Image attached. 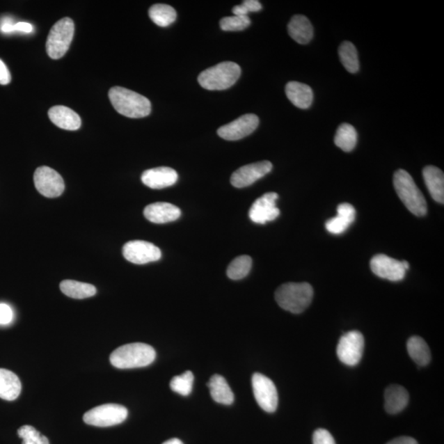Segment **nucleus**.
<instances>
[{
	"mask_svg": "<svg viewBox=\"0 0 444 444\" xmlns=\"http://www.w3.org/2000/svg\"><path fill=\"white\" fill-rule=\"evenodd\" d=\"M288 33L294 42L306 45L311 42L314 36V27L306 16L296 15L289 22Z\"/></svg>",
	"mask_w": 444,
	"mask_h": 444,
	"instance_id": "obj_23",
	"label": "nucleus"
},
{
	"mask_svg": "<svg viewBox=\"0 0 444 444\" xmlns=\"http://www.w3.org/2000/svg\"><path fill=\"white\" fill-rule=\"evenodd\" d=\"M248 16H231L222 18L221 29L225 31H239L246 29L251 25Z\"/></svg>",
	"mask_w": 444,
	"mask_h": 444,
	"instance_id": "obj_33",
	"label": "nucleus"
},
{
	"mask_svg": "<svg viewBox=\"0 0 444 444\" xmlns=\"http://www.w3.org/2000/svg\"><path fill=\"white\" fill-rule=\"evenodd\" d=\"M423 177L430 196L434 200L442 203L444 202V175L438 167L429 166L423 170Z\"/></svg>",
	"mask_w": 444,
	"mask_h": 444,
	"instance_id": "obj_22",
	"label": "nucleus"
},
{
	"mask_svg": "<svg viewBox=\"0 0 444 444\" xmlns=\"http://www.w3.org/2000/svg\"><path fill=\"white\" fill-rule=\"evenodd\" d=\"M262 4L257 0H246L239 6H235L232 13L235 16H248L249 13L260 12Z\"/></svg>",
	"mask_w": 444,
	"mask_h": 444,
	"instance_id": "obj_35",
	"label": "nucleus"
},
{
	"mask_svg": "<svg viewBox=\"0 0 444 444\" xmlns=\"http://www.w3.org/2000/svg\"><path fill=\"white\" fill-rule=\"evenodd\" d=\"M240 74L241 69L237 63L226 61L203 71L198 81L201 87L207 90H225L237 83Z\"/></svg>",
	"mask_w": 444,
	"mask_h": 444,
	"instance_id": "obj_5",
	"label": "nucleus"
},
{
	"mask_svg": "<svg viewBox=\"0 0 444 444\" xmlns=\"http://www.w3.org/2000/svg\"><path fill=\"white\" fill-rule=\"evenodd\" d=\"M384 407L389 414H397L404 410L409 402V393L400 385H390L384 393Z\"/></svg>",
	"mask_w": 444,
	"mask_h": 444,
	"instance_id": "obj_20",
	"label": "nucleus"
},
{
	"mask_svg": "<svg viewBox=\"0 0 444 444\" xmlns=\"http://www.w3.org/2000/svg\"><path fill=\"white\" fill-rule=\"evenodd\" d=\"M156 356V351L152 347L136 342L117 348L111 353L110 360L117 369H135L150 365Z\"/></svg>",
	"mask_w": 444,
	"mask_h": 444,
	"instance_id": "obj_1",
	"label": "nucleus"
},
{
	"mask_svg": "<svg viewBox=\"0 0 444 444\" xmlns=\"http://www.w3.org/2000/svg\"><path fill=\"white\" fill-rule=\"evenodd\" d=\"M74 35V24L71 18L65 17L57 22L48 35L47 42L48 56L53 60H58L65 56L70 47Z\"/></svg>",
	"mask_w": 444,
	"mask_h": 444,
	"instance_id": "obj_6",
	"label": "nucleus"
},
{
	"mask_svg": "<svg viewBox=\"0 0 444 444\" xmlns=\"http://www.w3.org/2000/svg\"><path fill=\"white\" fill-rule=\"evenodd\" d=\"M21 391L19 378L12 371L0 369V398L7 401L15 400Z\"/></svg>",
	"mask_w": 444,
	"mask_h": 444,
	"instance_id": "obj_25",
	"label": "nucleus"
},
{
	"mask_svg": "<svg viewBox=\"0 0 444 444\" xmlns=\"http://www.w3.org/2000/svg\"><path fill=\"white\" fill-rule=\"evenodd\" d=\"M312 443L314 444H336L334 438L328 430L324 429H317L312 436Z\"/></svg>",
	"mask_w": 444,
	"mask_h": 444,
	"instance_id": "obj_36",
	"label": "nucleus"
},
{
	"mask_svg": "<svg viewBox=\"0 0 444 444\" xmlns=\"http://www.w3.org/2000/svg\"><path fill=\"white\" fill-rule=\"evenodd\" d=\"M370 267L373 273L379 278L398 282L405 278L406 271L403 261L385 255H375L370 261Z\"/></svg>",
	"mask_w": 444,
	"mask_h": 444,
	"instance_id": "obj_15",
	"label": "nucleus"
},
{
	"mask_svg": "<svg viewBox=\"0 0 444 444\" xmlns=\"http://www.w3.org/2000/svg\"><path fill=\"white\" fill-rule=\"evenodd\" d=\"M314 289L309 283H285L276 290L275 299L282 309L292 314H301L310 306Z\"/></svg>",
	"mask_w": 444,
	"mask_h": 444,
	"instance_id": "obj_3",
	"label": "nucleus"
},
{
	"mask_svg": "<svg viewBox=\"0 0 444 444\" xmlns=\"http://www.w3.org/2000/svg\"><path fill=\"white\" fill-rule=\"evenodd\" d=\"M393 184L398 197L412 214L427 215V200L409 172L402 169L397 171L393 176Z\"/></svg>",
	"mask_w": 444,
	"mask_h": 444,
	"instance_id": "obj_4",
	"label": "nucleus"
},
{
	"mask_svg": "<svg viewBox=\"0 0 444 444\" xmlns=\"http://www.w3.org/2000/svg\"><path fill=\"white\" fill-rule=\"evenodd\" d=\"M252 387L258 406L269 413L276 411L278 406V393L274 383L265 375L256 373L252 377Z\"/></svg>",
	"mask_w": 444,
	"mask_h": 444,
	"instance_id": "obj_9",
	"label": "nucleus"
},
{
	"mask_svg": "<svg viewBox=\"0 0 444 444\" xmlns=\"http://www.w3.org/2000/svg\"><path fill=\"white\" fill-rule=\"evenodd\" d=\"M278 194L267 193L253 203L249 210V219L257 224H265L278 219L280 210L276 207Z\"/></svg>",
	"mask_w": 444,
	"mask_h": 444,
	"instance_id": "obj_14",
	"label": "nucleus"
},
{
	"mask_svg": "<svg viewBox=\"0 0 444 444\" xmlns=\"http://www.w3.org/2000/svg\"><path fill=\"white\" fill-rule=\"evenodd\" d=\"M142 182L146 187L153 189H161L171 187L178 180V174L171 167H157L144 171L142 175Z\"/></svg>",
	"mask_w": 444,
	"mask_h": 444,
	"instance_id": "obj_16",
	"label": "nucleus"
},
{
	"mask_svg": "<svg viewBox=\"0 0 444 444\" xmlns=\"http://www.w3.org/2000/svg\"><path fill=\"white\" fill-rule=\"evenodd\" d=\"M407 351L412 360L420 366L427 365L431 360V353L427 343L420 337H411L407 342Z\"/></svg>",
	"mask_w": 444,
	"mask_h": 444,
	"instance_id": "obj_27",
	"label": "nucleus"
},
{
	"mask_svg": "<svg viewBox=\"0 0 444 444\" xmlns=\"http://www.w3.org/2000/svg\"><path fill=\"white\" fill-rule=\"evenodd\" d=\"M10 72H9L6 63L0 60V84L7 85L10 83Z\"/></svg>",
	"mask_w": 444,
	"mask_h": 444,
	"instance_id": "obj_38",
	"label": "nucleus"
},
{
	"mask_svg": "<svg viewBox=\"0 0 444 444\" xmlns=\"http://www.w3.org/2000/svg\"><path fill=\"white\" fill-rule=\"evenodd\" d=\"M123 255L126 260L134 264H146L156 262L161 257V251L155 244L144 240H132L123 247Z\"/></svg>",
	"mask_w": 444,
	"mask_h": 444,
	"instance_id": "obj_11",
	"label": "nucleus"
},
{
	"mask_svg": "<svg viewBox=\"0 0 444 444\" xmlns=\"http://www.w3.org/2000/svg\"><path fill=\"white\" fill-rule=\"evenodd\" d=\"M212 399L223 405H231L235 401V395L224 377L214 374L207 383Z\"/></svg>",
	"mask_w": 444,
	"mask_h": 444,
	"instance_id": "obj_24",
	"label": "nucleus"
},
{
	"mask_svg": "<svg viewBox=\"0 0 444 444\" xmlns=\"http://www.w3.org/2000/svg\"><path fill=\"white\" fill-rule=\"evenodd\" d=\"M252 258L248 255L239 256L230 262L226 274L231 280H240L246 278L251 270Z\"/></svg>",
	"mask_w": 444,
	"mask_h": 444,
	"instance_id": "obj_31",
	"label": "nucleus"
},
{
	"mask_svg": "<svg viewBox=\"0 0 444 444\" xmlns=\"http://www.w3.org/2000/svg\"><path fill=\"white\" fill-rule=\"evenodd\" d=\"M285 94L294 106L303 110L310 107L314 100V93L310 86L299 81H290L285 86Z\"/></svg>",
	"mask_w": 444,
	"mask_h": 444,
	"instance_id": "obj_21",
	"label": "nucleus"
},
{
	"mask_svg": "<svg viewBox=\"0 0 444 444\" xmlns=\"http://www.w3.org/2000/svg\"><path fill=\"white\" fill-rule=\"evenodd\" d=\"M34 184L40 194L51 198L60 197L65 188L61 175L48 166H40L35 170Z\"/></svg>",
	"mask_w": 444,
	"mask_h": 444,
	"instance_id": "obj_10",
	"label": "nucleus"
},
{
	"mask_svg": "<svg viewBox=\"0 0 444 444\" xmlns=\"http://www.w3.org/2000/svg\"><path fill=\"white\" fill-rule=\"evenodd\" d=\"M356 219V209L350 203H342L338 207V216L326 222V229L331 234L341 235Z\"/></svg>",
	"mask_w": 444,
	"mask_h": 444,
	"instance_id": "obj_18",
	"label": "nucleus"
},
{
	"mask_svg": "<svg viewBox=\"0 0 444 444\" xmlns=\"http://www.w3.org/2000/svg\"><path fill=\"white\" fill-rule=\"evenodd\" d=\"M143 214L152 223L164 224L180 219L181 211L169 203H155L145 207Z\"/></svg>",
	"mask_w": 444,
	"mask_h": 444,
	"instance_id": "obj_17",
	"label": "nucleus"
},
{
	"mask_svg": "<svg viewBox=\"0 0 444 444\" xmlns=\"http://www.w3.org/2000/svg\"><path fill=\"white\" fill-rule=\"evenodd\" d=\"M193 374L191 371H187L172 379L170 386L175 393H179L181 396L187 397L193 390Z\"/></svg>",
	"mask_w": 444,
	"mask_h": 444,
	"instance_id": "obj_32",
	"label": "nucleus"
},
{
	"mask_svg": "<svg viewBox=\"0 0 444 444\" xmlns=\"http://www.w3.org/2000/svg\"><path fill=\"white\" fill-rule=\"evenodd\" d=\"M340 61L345 69L351 74H356L360 69L359 58L354 45L344 42L338 49Z\"/></svg>",
	"mask_w": 444,
	"mask_h": 444,
	"instance_id": "obj_30",
	"label": "nucleus"
},
{
	"mask_svg": "<svg viewBox=\"0 0 444 444\" xmlns=\"http://www.w3.org/2000/svg\"><path fill=\"white\" fill-rule=\"evenodd\" d=\"M61 290L65 296L77 300L93 297L97 294V288L93 285L72 280H63Z\"/></svg>",
	"mask_w": 444,
	"mask_h": 444,
	"instance_id": "obj_26",
	"label": "nucleus"
},
{
	"mask_svg": "<svg viewBox=\"0 0 444 444\" xmlns=\"http://www.w3.org/2000/svg\"><path fill=\"white\" fill-rule=\"evenodd\" d=\"M13 319V312L11 307L6 303H0V325H7Z\"/></svg>",
	"mask_w": 444,
	"mask_h": 444,
	"instance_id": "obj_37",
	"label": "nucleus"
},
{
	"mask_svg": "<svg viewBox=\"0 0 444 444\" xmlns=\"http://www.w3.org/2000/svg\"><path fill=\"white\" fill-rule=\"evenodd\" d=\"M128 414V410L123 406L105 404L86 412L84 420L86 424L93 427H110L123 423Z\"/></svg>",
	"mask_w": 444,
	"mask_h": 444,
	"instance_id": "obj_7",
	"label": "nucleus"
},
{
	"mask_svg": "<svg viewBox=\"0 0 444 444\" xmlns=\"http://www.w3.org/2000/svg\"><path fill=\"white\" fill-rule=\"evenodd\" d=\"M365 347V339L363 335L358 331H351V332L344 334L340 338L337 354L339 360L349 366H355L359 364Z\"/></svg>",
	"mask_w": 444,
	"mask_h": 444,
	"instance_id": "obj_8",
	"label": "nucleus"
},
{
	"mask_svg": "<svg viewBox=\"0 0 444 444\" xmlns=\"http://www.w3.org/2000/svg\"><path fill=\"white\" fill-rule=\"evenodd\" d=\"M162 444H184L182 441H180L178 438H171L169 441L163 443Z\"/></svg>",
	"mask_w": 444,
	"mask_h": 444,
	"instance_id": "obj_41",
	"label": "nucleus"
},
{
	"mask_svg": "<svg viewBox=\"0 0 444 444\" xmlns=\"http://www.w3.org/2000/svg\"><path fill=\"white\" fill-rule=\"evenodd\" d=\"M273 169V164L269 161L252 163L240 167L231 175L230 183L235 188H246L255 183Z\"/></svg>",
	"mask_w": 444,
	"mask_h": 444,
	"instance_id": "obj_13",
	"label": "nucleus"
},
{
	"mask_svg": "<svg viewBox=\"0 0 444 444\" xmlns=\"http://www.w3.org/2000/svg\"><path fill=\"white\" fill-rule=\"evenodd\" d=\"M334 143L342 151L351 152L357 143V132L354 127L349 124L340 125L335 135Z\"/></svg>",
	"mask_w": 444,
	"mask_h": 444,
	"instance_id": "obj_29",
	"label": "nucleus"
},
{
	"mask_svg": "<svg viewBox=\"0 0 444 444\" xmlns=\"http://www.w3.org/2000/svg\"><path fill=\"white\" fill-rule=\"evenodd\" d=\"M387 444H418V443L413 438L403 436L394 438Z\"/></svg>",
	"mask_w": 444,
	"mask_h": 444,
	"instance_id": "obj_40",
	"label": "nucleus"
},
{
	"mask_svg": "<svg viewBox=\"0 0 444 444\" xmlns=\"http://www.w3.org/2000/svg\"><path fill=\"white\" fill-rule=\"evenodd\" d=\"M13 27H15V33L19 31V33H31L33 31V26L29 22H17Z\"/></svg>",
	"mask_w": 444,
	"mask_h": 444,
	"instance_id": "obj_39",
	"label": "nucleus"
},
{
	"mask_svg": "<svg viewBox=\"0 0 444 444\" xmlns=\"http://www.w3.org/2000/svg\"><path fill=\"white\" fill-rule=\"evenodd\" d=\"M149 17L154 24L161 27L169 26L176 20L177 13L168 4L157 3L149 9Z\"/></svg>",
	"mask_w": 444,
	"mask_h": 444,
	"instance_id": "obj_28",
	"label": "nucleus"
},
{
	"mask_svg": "<svg viewBox=\"0 0 444 444\" xmlns=\"http://www.w3.org/2000/svg\"><path fill=\"white\" fill-rule=\"evenodd\" d=\"M260 124V120L256 115L246 114L238 118L230 123L221 126L217 130V134L221 138L228 141H237L247 137L255 132Z\"/></svg>",
	"mask_w": 444,
	"mask_h": 444,
	"instance_id": "obj_12",
	"label": "nucleus"
},
{
	"mask_svg": "<svg viewBox=\"0 0 444 444\" xmlns=\"http://www.w3.org/2000/svg\"><path fill=\"white\" fill-rule=\"evenodd\" d=\"M17 434L22 439V444H49L48 438L31 425L22 427Z\"/></svg>",
	"mask_w": 444,
	"mask_h": 444,
	"instance_id": "obj_34",
	"label": "nucleus"
},
{
	"mask_svg": "<svg viewBox=\"0 0 444 444\" xmlns=\"http://www.w3.org/2000/svg\"><path fill=\"white\" fill-rule=\"evenodd\" d=\"M112 106L120 115L138 119L150 115L152 105L147 97L129 89L114 87L109 92Z\"/></svg>",
	"mask_w": 444,
	"mask_h": 444,
	"instance_id": "obj_2",
	"label": "nucleus"
},
{
	"mask_svg": "<svg viewBox=\"0 0 444 444\" xmlns=\"http://www.w3.org/2000/svg\"><path fill=\"white\" fill-rule=\"evenodd\" d=\"M49 120L58 128L65 130H78L81 125L80 116L70 108L56 106L49 109Z\"/></svg>",
	"mask_w": 444,
	"mask_h": 444,
	"instance_id": "obj_19",
	"label": "nucleus"
}]
</instances>
